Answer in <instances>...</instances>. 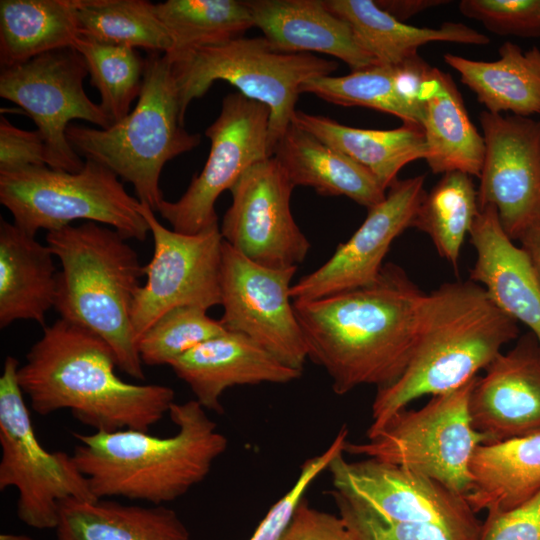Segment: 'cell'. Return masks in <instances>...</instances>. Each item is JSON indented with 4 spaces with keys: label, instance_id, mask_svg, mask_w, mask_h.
I'll return each instance as SVG.
<instances>
[{
    "label": "cell",
    "instance_id": "6da1fadb",
    "mask_svg": "<svg viewBox=\"0 0 540 540\" xmlns=\"http://www.w3.org/2000/svg\"><path fill=\"white\" fill-rule=\"evenodd\" d=\"M424 294L407 273L384 264L373 283L314 300L293 301L308 358L344 395L395 382L412 354Z\"/></svg>",
    "mask_w": 540,
    "mask_h": 540
},
{
    "label": "cell",
    "instance_id": "7a4b0ae2",
    "mask_svg": "<svg viewBox=\"0 0 540 540\" xmlns=\"http://www.w3.org/2000/svg\"><path fill=\"white\" fill-rule=\"evenodd\" d=\"M115 367L116 356L105 340L59 318L44 327L19 366L17 380L39 415L69 409L95 432H148L169 412L174 390L125 382Z\"/></svg>",
    "mask_w": 540,
    "mask_h": 540
},
{
    "label": "cell",
    "instance_id": "3957f363",
    "mask_svg": "<svg viewBox=\"0 0 540 540\" xmlns=\"http://www.w3.org/2000/svg\"><path fill=\"white\" fill-rule=\"evenodd\" d=\"M518 335V322L472 280L425 293L412 354L400 377L378 389L367 438L412 401L451 392L476 378Z\"/></svg>",
    "mask_w": 540,
    "mask_h": 540
},
{
    "label": "cell",
    "instance_id": "277c9868",
    "mask_svg": "<svg viewBox=\"0 0 540 540\" xmlns=\"http://www.w3.org/2000/svg\"><path fill=\"white\" fill-rule=\"evenodd\" d=\"M168 414L178 429L166 438L134 429L74 433L79 444L73 459L96 498L161 505L205 479L226 450L227 438L196 400L174 402Z\"/></svg>",
    "mask_w": 540,
    "mask_h": 540
},
{
    "label": "cell",
    "instance_id": "5b68a950",
    "mask_svg": "<svg viewBox=\"0 0 540 540\" xmlns=\"http://www.w3.org/2000/svg\"><path fill=\"white\" fill-rule=\"evenodd\" d=\"M46 243L61 265L54 306L60 318L101 337L118 368L144 380L131 317L144 275L137 252L115 229L90 221L47 232Z\"/></svg>",
    "mask_w": 540,
    "mask_h": 540
},
{
    "label": "cell",
    "instance_id": "8992f818",
    "mask_svg": "<svg viewBox=\"0 0 540 540\" xmlns=\"http://www.w3.org/2000/svg\"><path fill=\"white\" fill-rule=\"evenodd\" d=\"M178 90L166 54L149 52L135 107L106 129L70 124L66 137L85 160L97 162L130 183L138 200L158 211L165 164L196 148L201 136L185 130Z\"/></svg>",
    "mask_w": 540,
    "mask_h": 540
},
{
    "label": "cell",
    "instance_id": "52a82bcc",
    "mask_svg": "<svg viewBox=\"0 0 540 540\" xmlns=\"http://www.w3.org/2000/svg\"><path fill=\"white\" fill-rule=\"evenodd\" d=\"M167 57L176 82L183 121L194 99L204 96L215 81H226L243 96L269 108L271 157L292 123L301 86L310 79L331 75L338 67L336 61L313 54L278 52L263 36H243Z\"/></svg>",
    "mask_w": 540,
    "mask_h": 540
},
{
    "label": "cell",
    "instance_id": "ba28073f",
    "mask_svg": "<svg viewBox=\"0 0 540 540\" xmlns=\"http://www.w3.org/2000/svg\"><path fill=\"white\" fill-rule=\"evenodd\" d=\"M0 203L14 224L35 236L84 220L111 227L126 239L144 241L150 232L141 202L105 166L85 160L78 172L48 166L0 173Z\"/></svg>",
    "mask_w": 540,
    "mask_h": 540
},
{
    "label": "cell",
    "instance_id": "9c48e42d",
    "mask_svg": "<svg viewBox=\"0 0 540 540\" xmlns=\"http://www.w3.org/2000/svg\"><path fill=\"white\" fill-rule=\"evenodd\" d=\"M477 377L432 396L422 408L399 411L366 442H346L344 452L405 467L465 496L471 485L472 456L484 444L469 411Z\"/></svg>",
    "mask_w": 540,
    "mask_h": 540
},
{
    "label": "cell",
    "instance_id": "30bf717a",
    "mask_svg": "<svg viewBox=\"0 0 540 540\" xmlns=\"http://www.w3.org/2000/svg\"><path fill=\"white\" fill-rule=\"evenodd\" d=\"M18 360L7 356L0 377V490L18 491L17 515L36 529H56L61 504L95 500L73 456L39 442L18 384Z\"/></svg>",
    "mask_w": 540,
    "mask_h": 540
},
{
    "label": "cell",
    "instance_id": "8fae6325",
    "mask_svg": "<svg viewBox=\"0 0 540 540\" xmlns=\"http://www.w3.org/2000/svg\"><path fill=\"white\" fill-rule=\"evenodd\" d=\"M87 75L85 61L73 47L1 69L0 96L32 118L44 139L47 166L52 169L78 172L84 166L66 137L72 120H84L102 129L113 124L100 104L87 96L83 87Z\"/></svg>",
    "mask_w": 540,
    "mask_h": 540
},
{
    "label": "cell",
    "instance_id": "7c38bea8",
    "mask_svg": "<svg viewBox=\"0 0 540 540\" xmlns=\"http://www.w3.org/2000/svg\"><path fill=\"white\" fill-rule=\"evenodd\" d=\"M335 491L392 521L432 525L449 540H479L483 522L465 496L402 466L374 458L328 467Z\"/></svg>",
    "mask_w": 540,
    "mask_h": 540
},
{
    "label": "cell",
    "instance_id": "4fadbf2b",
    "mask_svg": "<svg viewBox=\"0 0 540 540\" xmlns=\"http://www.w3.org/2000/svg\"><path fill=\"white\" fill-rule=\"evenodd\" d=\"M269 108L241 93L228 94L216 120L205 130L211 146L207 161L185 193L174 202L163 200L157 212L174 231L196 234L218 224L215 203L242 174L270 158Z\"/></svg>",
    "mask_w": 540,
    "mask_h": 540
},
{
    "label": "cell",
    "instance_id": "5bb4252c",
    "mask_svg": "<svg viewBox=\"0 0 540 540\" xmlns=\"http://www.w3.org/2000/svg\"><path fill=\"white\" fill-rule=\"evenodd\" d=\"M154 251L144 266L146 281L136 291L132 326L136 341L164 313L181 306L205 310L220 305L223 237L219 225L196 234L164 227L155 211L141 203Z\"/></svg>",
    "mask_w": 540,
    "mask_h": 540
},
{
    "label": "cell",
    "instance_id": "9a60e30c",
    "mask_svg": "<svg viewBox=\"0 0 540 540\" xmlns=\"http://www.w3.org/2000/svg\"><path fill=\"white\" fill-rule=\"evenodd\" d=\"M296 270L264 267L223 241L219 321L227 331L246 335L302 371L308 351L290 294Z\"/></svg>",
    "mask_w": 540,
    "mask_h": 540
},
{
    "label": "cell",
    "instance_id": "2e32d148",
    "mask_svg": "<svg viewBox=\"0 0 540 540\" xmlns=\"http://www.w3.org/2000/svg\"><path fill=\"white\" fill-rule=\"evenodd\" d=\"M294 188L274 157L248 168L230 189L232 204L219 226L224 241L264 267L297 268L311 244L291 213Z\"/></svg>",
    "mask_w": 540,
    "mask_h": 540
},
{
    "label": "cell",
    "instance_id": "e0dca14e",
    "mask_svg": "<svg viewBox=\"0 0 540 540\" xmlns=\"http://www.w3.org/2000/svg\"><path fill=\"white\" fill-rule=\"evenodd\" d=\"M479 209L493 206L511 240L540 217V121L483 111Z\"/></svg>",
    "mask_w": 540,
    "mask_h": 540
},
{
    "label": "cell",
    "instance_id": "ac0fdd59",
    "mask_svg": "<svg viewBox=\"0 0 540 540\" xmlns=\"http://www.w3.org/2000/svg\"><path fill=\"white\" fill-rule=\"evenodd\" d=\"M424 183L425 175L393 182L353 235L322 266L292 285L293 301L319 299L376 281L393 241L413 225L426 194Z\"/></svg>",
    "mask_w": 540,
    "mask_h": 540
},
{
    "label": "cell",
    "instance_id": "d6986e66",
    "mask_svg": "<svg viewBox=\"0 0 540 540\" xmlns=\"http://www.w3.org/2000/svg\"><path fill=\"white\" fill-rule=\"evenodd\" d=\"M469 411L484 444L540 434V347L532 333L477 377Z\"/></svg>",
    "mask_w": 540,
    "mask_h": 540
},
{
    "label": "cell",
    "instance_id": "ffe728a7",
    "mask_svg": "<svg viewBox=\"0 0 540 540\" xmlns=\"http://www.w3.org/2000/svg\"><path fill=\"white\" fill-rule=\"evenodd\" d=\"M204 409L223 412L226 389L261 383L285 384L302 371L287 366L251 338L225 331L197 345L169 364Z\"/></svg>",
    "mask_w": 540,
    "mask_h": 540
},
{
    "label": "cell",
    "instance_id": "44dd1931",
    "mask_svg": "<svg viewBox=\"0 0 540 540\" xmlns=\"http://www.w3.org/2000/svg\"><path fill=\"white\" fill-rule=\"evenodd\" d=\"M476 250L470 280L506 314L527 326L540 347V286L523 250L504 232L493 206L479 209L469 233Z\"/></svg>",
    "mask_w": 540,
    "mask_h": 540
},
{
    "label": "cell",
    "instance_id": "7402d4cb",
    "mask_svg": "<svg viewBox=\"0 0 540 540\" xmlns=\"http://www.w3.org/2000/svg\"><path fill=\"white\" fill-rule=\"evenodd\" d=\"M255 27L278 52H319L352 71L378 64L359 44L351 26L320 0H250Z\"/></svg>",
    "mask_w": 540,
    "mask_h": 540
},
{
    "label": "cell",
    "instance_id": "603a6c76",
    "mask_svg": "<svg viewBox=\"0 0 540 540\" xmlns=\"http://www.w3.org/2000/svg\"><path fill=\"white\" fill-rule=\"evenodd\" d=\"M51 248L3 218L0 220V327L17 320L45 325L55 306L58 273Z\"/></svg>",
    "mask_w": 540,
    "mask_h": 540
},
{
    "label": "cell",
    "instance_id": "cb8c5ba5",
    "mask_svg": "<svg viewBox=\"0 0 540 540\" xmlns=\"http://www.w3.org/2000/svg\"><path fill=\"white\" fill-rule=\"evenodd\" d=\"M425 160L435 174L463 172L478 177L485 144L469 118L461 94L450 74L432 67L420 95Z\"/></svg>",
    "mask_w": 540,
    "mask_h": 540
},
{
    "label": "cell",
    "instance_id": "d4e9b609",
    "mask_svg": "<svg viewBox=\"0 0 540 540\" xmlns=\"http://www.w3.org/2000/svg\"><path fill=\"white\" fill-rule=\"evenodd\" d=\"M273 157L294 187L308 186L323 196H345L367 209L386 196L365 167L293 123L276 144Z\"/></svg>",
    "mask_w": 540,
    "mask_h": 540
},
{
    "label": "cell",
    "instance_id": "484cf974",
    "mask_svg": "<svg viewBox=\"0 0 540 540\" xmlns=\"http://www.w3.org/2000/svg\"><path fill=\"white\" fill-rule=\"evenodd\" d=\"M470 472L465 498L476 514L523 504L540 491V434L479 445Z\"/></svg>",
    "mask_w": 540,
    "mask_h": 540
},
{
    "label": "cell",
    "instance_id": "4316f807",
    "mask_svg": "<svg viewBox=\"0 0 540 540\" xmlns=\"http://www.w3.org/2000/svg\"><path fill=\"white\" fill-rule=\"evenodd\" d=\"M498 52L495 61L472 60L451 53L443 58L486 111L523 117L540 114V49L533 46L524 51L507 41Z\"/></svg>",
    "mask_w": 540,
    "mask_h": 540
},
{
    "label": "cell",
    "instance_id": "83f0119b",
    "mask_svg": "<svg viewBox=\"0 0 540 540\" xmlns=\"http://www.w3.org/2000/svg\"><path fill=\"white\" fill-rule=\"evenodd\" d=\"M324 4L351 26L359 44L378 64H399L430 42H490L488 36L463 23L445 22L437 28L408 25L379 8L374 0H326Z\"/></svg>",
    "mask_w": 540,
    "mask_h": 540
},
{
    "label": "cell",
    "instance_id": "f1b7e54d",
    "mask_svg": "<svg viewBox=\"0 0 540 540\" xmlns=\"http://www.w3.org/2000/svg\"><path fill=\"white\" fill-rule=\"evenodd\" d=\"M57 540H190L177 513L165 506L69 499L61 504Z\"/></svg>",
    "mask_w": 540,
    "mask_h": 540
},
{
    "label": "cell",
    "instance_id": "f546056e",
    "mask_svg": "<svg viewBox=\"0 0 540 540\" xmlns=\"http://www.w3.org/2000/svg\"><path fill=\"white\" fill-rule=\"evenodd\" d=\"M292 123L365 167L387 190L398 172L410 162L426 157L419 126L403 124L389 130L346 126L329 117L296 111Z\"/></svg>",
    "mask_w": 540,
    "mask_h": 540
},
{
    "label": "cell",
    "instance_id": "4dcf8cb0",
    "mask_svg": "<svg viewBox=\"0 0 540 540\" xmlns=\"http://www.w3.org/2000/svg\"><path fill=\"white\" fill-rule=\"evenodd\" d=\"M82 0H1V69L44 53L73 47L81 35Z\"/></svg>",
    "mask_w": 540,
    "mask_h": 540
},
{
    "label": "cell",
    "instance_id": "1f68e13d",
    "mask_svg": "<svg viewBox=\"0 0 540 540\" xmlns=\"http://www.w3.org/2000/svg\"><path fill=\"white\" fill-rule=\"evenodd\" d=\"M156 10L173 41L167 55L222 44L255 27L245 1L168 0L157 3Z\"/></svg>",
    "mask_w": 540,
    "mask_h": 540
},
{
    "label": "cell",
    "instance_id": "d6a6232c",
    "mask_svg": "<svg viewBox=\"0 0 540 540\" xmlns=\"http://www.w3.org/2000/svg\"><path fill=\"white\" fill-rule=\"evenodd\" d=\"M478 212V194L471 176L449 172L425 194L412 227L428 234L438 254L456 270Z\"/></svg>",
    "mask_w": 540,
    "mask_h": 540
},
{
    "label": "cell",
    "instance_id": "836d02e7",
    "mask_svg": "<svg viewBox=\"0 0 540 540\" xmlns=\"http://www.w3.org/2000/svg\"><path fill=\"white\" fill-rule=\"evenodd\" d=\"M81 34L95 41L168 54L172 38L147 0H82L78 10Z\"/></svg>",
    "mask_w": 540,
    "mask_h": 540
},
{
    "label": "cell",
    "instance_id": "e575fe53",
    "mask_svg": "<svg viewBox=\"0 0 540 540\" xmlns=\"http://www.w3.org/2000/svg\"><path fill=\"white\" fill-rule=\"evenodd\" d=\"M73 48L85 61L105 114L113 124L125 118L142 90L146 58L135 48L101 43L82 34Z\"/></svg>",
    "mask_w": 540,
    "mask_h": 540
},
{
    "label": "cell",
    "instance_id": "d590c367",
    "mask_svg": "<svg viewBox=\"0 0 540 540\" xmlns=\"http://www.w3.org/2000/svg\"><path fill=\"white\" fill-rule=\"evenodd\" d=\"M301 93H312L337 105L378 110L401 119L403 124L421 127L397 95L392 65L374 64L344 76L316 77L301 86Z\"/></svg>",
    "mask_w": 540,
    "mask_h": 540
},
{
    "label": "cell",
    "instance_id": "8d00e7d4",
    "mask_svg": "<svg viewBox=\"0 0 540 540\" xmlns=\"http://www.w3.org/2000/svg\"><path fill=\"white\" fill-rule=\"evenodd\" d=\"M219 320L194 306L176 307L158 318L138 339L143 364L169 365L204 341L224 333Z\"/></svg>",
    "mask_w": 540,
    "mask_h": 540
},
{
    "label": "cell",
    "instance_id": "74e56055",
    "mask_svg": "<svg viewBox=\"0 0 540 540\" xmlns=\"http://www.w3.org/2000/svg\"><path fill=\"white\" fill-rule=\"evenodd\" d=\"M348 430L343 427L330 446L321 454L306 460L294 485L267 512L249 540H281L294 514L313 481L326 469L334 458L344 453Z\"/></svg>",
    "mask_w": 540,
    "mask_h": 540
},
{
    "label": "cell",
    "instance_id": "f35d334b",
    "mask_svg": "<svg viewBox=\"0 0 540 540\" xmlns=\"http://www.w3.org/2000/svg\"><path fill=\"white\" fill-rule=\"evenodd\" d=\"M332 496L339 516L356 540H449L435 526L388 520L335 490Z\"/></svg>",
    "mask_w": 540,
    "mask_h": 540
},
{
    "label": "cell",
    "instance_id": "ab89813d",
    "mask_svg": "<svg viewBox=\"0 0 540 540\" xmlns=\"http://www.w3.org/2000/svg\"><path fill=\"white\" fill-rule=\"evenodd\" d=\"M459 10L497 35L540 37V0H462Z\"/></svg>",
    "mask_w": 540,
    "mask_h": 540
},
{
    "label": "cell",
    "instance_id": "60d3db41",
    "mask_svg": "<svg viewBox=\"0 0 540 540\" xmlns=\"http://www.w3.org/2000/svg\"><path fill=\"white\" fill-rule=\"evenodd\" d=\"M47 166L46 147L40 132L23 130L0 118V173Z\"/></svg>",
    "mask_w": 540,
    "mask_h": 540
},
{
    "label": "cell",
    "instance_id": "b9f144b4",
    "mask_svg": "<svg viewBox=\"0 0 540 540\" xmlns=\"http://www.w3.org/2000/svg\"><path fill=\"white\" fill-rule=\"evenodd\" d=\"M479 540H540V491L513 509L488 513Z\"/></svg>",
    "mask_w": 540,
    "mask_h": 540
},
{
    "label": "cell",
    "instance_id": "7bdbcfd3",
    "mask_svg": "<svg viewBox=\"0 0 540 540\" xmlns=\"http://www.w3.org/2000/svg\"><path fill=\"white\" fill-rule=\"evenodd\" d=\"M281 540H356L340 516L301 500Z\"/></svg>",
    "mask_w": 540,
    "mask_h": 540
},
{
    "label": "cell",
    "instance_id": "ee69618b",
    "mask_svg": "<svg viewBox=\"0 0 540 540\" xmlns=\"http://www.w3.org/2000/svg\"><path fill=\"white\" fill-rule=\"evenodd\" d=\"M392 66L397 95L421 125L420 95L432 67L418 54Z\"/></svg>",
    "mask_w": 540,
    "mask_h": 540
},
{
    "label": "cell",
    "instance_id": "f6af8a7d",
    "mask_svg": "<svg viewBox=\"0 0 540 540\" xmlns=\"http://www.w3.org/2000/svg\"><path fill=\"white\" fill-rule=\"evenodd\" d=\"M379 8L404 22L429 8L450 3L446 0H376Z\"/></svg>",
    "mask_w": 540,
    "mask_h": 540
},
{
    "label": "cell",
    "instance_id": "bcb514c9",
    "mask_svg": "<svg viewBox=\"0 0 540 540\" xmlns=\"http://www.w3.org/2000/svg\"><path fill=\"white\" fill-rule=\"evenodd\" d=\"M518 240L540 286V217L521 233Z\"/></svg>",
    "mask_w": 540,
    "mask_h": 540
},
{
    "label": "cell",
    "instance_id": "7dc6e473",
    "mask_svg": "<svg viewBox=\"0 0 540 540\" xmlns=\"http://www.w3.org/2000/svg\"><path fill=\"white\" fill-rule=\"evenodd\" d=\"M0 540H33L31 537L24 534H8L0 535Z\"/></svg>",
    "mask_w": 540,
    "mask_h": 540
}]
</instances>
